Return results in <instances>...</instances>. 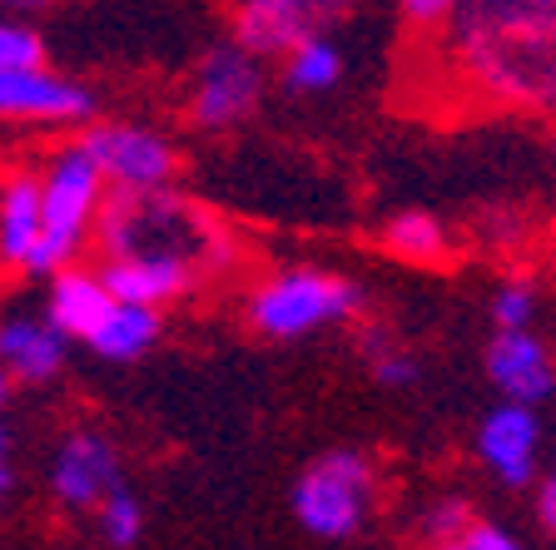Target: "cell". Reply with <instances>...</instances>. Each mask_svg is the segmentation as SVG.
<instances>
[{
    "instance_id": "d4e9b609",
    "label": "cell",
    "mask_w": 556,
    "mask_h": 550,
    "mask_svg": "<svg viewBox=\"0 0 556 550\" xmlns=\"http://www.w3.org/2000/svg\"><path fill=\"white\" fill-rule=\"evenodd\" d=\"M452 5H457V0H403V21L413 25V30H428L432 35L452 15Z\"/></svg>"
},
{
    "instance_id": "e0dca14e",
    "label": "cell",
    "mask_w": 556,
    "mask_h": 550,
    "mask_svg": "<svg viewBox=\"0 0 556 550\" xmlns=\"http://www.w3.org/2000/svg\"><path fill=\"white\" fill-rule=\"evenodd\" d=\"M160 308H139V303H110V312H104V322L90 333V343L100 357H110V362H135V357H144L154 343H160Z\"/></svg>"
},
{
    "instance_id": "5b68a950",
    "label": "cell",
    "mask_w": 556,
    "mask_h": 550,
    "mask_svg": "<svg viewBox=\"0 0 556 550\" xmlns=\"http://www.w3.org/2000/svg\"><path fill=\"white\" fill-rule=\"evenodd\" d=\"M372 511V461L363 451H328L293 486V516L303 530L324 540H343L363 530Z\"/></svg>"
},
{
    "instance_id": "7402d4cb",
    "label": "cell",
    "mask_w": 556,
    "mask_h": 550,
    "mask_svg": "<svg viewBox=\"0 0 556 550\" xmlns=\"http://www.w3.org/2000/svg\"><path fill=\"white\" fill-rule=\"evenodd\" d=\"M363 353L372 357V378H378L382 387H413V382H417V362H413V353L393 347L382 333H363Z\"/></svg>"
},
{
    "instance_id": "ffe728a7",
    "label": "cell",
    "mask_w": 556,
    "mask_h": 550,
    "mask_svg": "<svg viewBox=\"0 0 556 550\" xmlns=\"http://www.w3.org/2000/svg\"><path fill=\"white\" fill-rule=\"evenodd\" d=\"M94 516H100V536L110 540V546L129 550L139 540V530H144V511H139V496L129 491L125 482H115L110 491L94 501Z\"/></svg>"
},
{
    "instance_id": "9a60e30c",
    "label": "cell",
    "mask_w": 556,
    "mask_h": 550,
    "mask_svg": "<svg viewBox=\"0 0 556 550\" xmlns=\"http://www.w3.org/2000/svg\"><path fill=\"white\" fill-rule=\"evenodd\" d=\"M65 347L70 343L46 318H30V312L0 318V367L15 382H50L65 367Z\"/></svg>"
},
{
    "instance_id": "3957f363",
    "label": "cell",
    "mask_w": 556,
    "mask_h": 550,
    "mask_svg": "<svg viewBox=\"0 0 556 550\" xmlns=\"http://www.w3.org/2000/svg\"><path fill=\"white\" fill-rule=\"evenodd\" d=\"M35 179H40V243H35L25 273L50 278L55 268L75 264L85 253V243L94 239V218H100L110 183L94 169L90 154L80 150V139L60 144Z\"/></svg>"
},
{
    "instance_id": "8fae6325",
    "label": "cell",
    "mask_w": 556,
    "mask_h": 550,
    "mask_svg": "<svg viewBox=\"0 0 556 550\" xmlns=\"http://www.w3.org/2000/svg\"><path fill=\"white\" fill-rule=\"evenodd\" d=\"M486 382L507 401L536 407L556 387V362L532 328H497V337L486 347Z\"/></svg>"
},
{
    "instance_id": "f1b7e54d",
    "label": "cell",
    "mask_w": 556,
    "mask_h": 550,
    "mask_svg": "<svg viewBox=\"0 0 556 550\" xmlns=\"http://www.w3.org/2000/svg\"><path fill=\"white\" fill-rule=\"evenodd\" d=\"M0 5H5L11 15H35V11H50L55 0H0Z\"/></svg>"
},
{
    "instance_id": "d6986e66",
    "label": "cell",
    "mask_w": 556,
    "mask_h": 550,
    "mask_svg": "<svg viewBox=\"0 0 556 550\" xmlns=\"http://www.w3.org/2000/svg\"><path fill=\"white\" fill-rule=\"evenodd\" d=\"M382 248L393 258H407V264H442L447 258V229H442L432 214H397L388 218L382 229Z\"/></svg>"
},
{
    "instance_id": "4fadbf2b",
    "label": "cell",
    "mask_w": 556,
    "mask_h": 550,
    "mask_svg": "<svg viewBox=\"0 0 556 550\" xmlns=\"http://www.w3.org/2000/svg\"><path fill=\"white\" fill-rule=\"evenodd\" d=\"M110 287L100 283V273L85 264H65L50 273V298H46V322L55 328L65 343H90V333L110 312Z\"/></svg>"
},
{
    "instance_id": "44dd1931",
    "label": "cell",
    "mask_w": 556,
    "mask_h": 550,
    "mask_svg": "<svg viewBox=\"0 0 556 550\" xmlns=\"http://www.w3.org/2000/svg\"><path fill=\"white\" fill-rule=\"evenodd\" d=\"M25 65H46V40L21 15H0V69H25Z\"/></svg>"
},
{
    "instance_id": "cb8c5ba5",
    "label": "cell",
    "mask_w": 556,
    "mask_h": 550,
    "mask_svg": "<svg viewBox=\"0 0 556 550\" xmlns=\"http://www.w3.org/2000/svg\"><path fill=\"white\" fill-rule=\"evenodd\" d=\"M532 318H536V293L527 283H507L492 298V322L497 328H527Z\"/></svg>"
},
{
    "instance_id": "4316f807",
    "label": "cell",
    "mask_w": 556,
    "mask_h": 550,
    "mask_svg": "<svg viewBox=\"0 0 556 550\" xmlns=\"http://www.w3.org/2000/svg\"><path fill=\"white\" fill-rule=\"evenodd\" d=\"M536 516H542V526L556 536V476H546L542 491H536Z\"/></svg>"
},
{
    "instance_id": "7a4b0ae2",
    "label": "cell",
    "mask_w": 556,
    "mask_h": 550,
    "mask_svg": "<svg viewBox=\"0 0 556 550\" xmlns=\"http://www.w3.org/2000/svg\"><path fill=\"white\" fill-rule=\"evenodd\" d=\"M104 258H164L204 278L208 264L224 258V233L208 208L179 199L174 189H110L94 218V239Z\"/></svg>"
},
{
    "instance_id": "ac0fdd59",
    "label": "cell",
    "mask_w": 556,
    "mask_h": 550,
    "mask_svg": "<svg viewBox=\"0 0 556 550\" xmlns=\"http://www.w3.org/2000/svg\"><path fill=\"white\" fill-rule=\"evenodd\" d=\"M283 65H278V80L289 94H328L338 80H343V50L324 35H308L293 50H283Z\"/></svg>"
},
{
    "instance_id": "2e32d148",
    "label": "cell",
    "mask_w": 556,
    "mask_h": 550,
    "mask_svg": "<svg viewBox=\"0 0 556 550\" xmlns=\"http://www.w3.org/2000/svg\"><path fill=\"white\" fill-rule=\"evenodd\" d=\"M35 243H40V179L11 174L0 183V268L25 273Z\"/></svg>"
},
{
    "instance_id": "277c9868",
    "label": "cell",
    "mask_w": 556,
    "mask_h": 550,
    "mask_svg": "<svg viewBox=\"0 0 556 550\" xmlns=\"http://www.w3.org/2000/svg\"><path fill=\"white\" fill-rule=\"evenodd\" d=\"M358 312V287L338 273H318V268H289L274 273L268 283L254 287L249 298V328L264 337H308L328 322H343Z\"/></svg>"
},
{
    "instance_id": "83f0119b",
    "label": "cell",
    "mask_w": 556,
    "mask_h": 550,
    "mask_svg": "<svg viewBox=\"0 0 556 550\" xmlns=\"http://www.w3.org/2000/svg\"><path fill=\"white\" fill-rule=\"evenodd\" d=\"M11 482H15V451H11V432L0 422V491H11Z\"/></svg>"
},
{
    "instance_id": "8992f818",
    "label": "cell",
    "mask_w": 556,
    "mask_h": 550,
    "mask_svg": "<svg viewBox=\"0 0 556 550\" xmlns=\"http://www.w3.org/2000/svg\"><path fill=\"white\" fill-rule=\"evenodd\" d=\"M264 100V60L249 55L239 40L208 46L189 85V125L194 129H233Z\"/></svg>"
},
{
    "instance_id": "603a6c76",
    "label": "cell",
    "mask_w": 556,
    "mask_h": 550,
    "mask_svg": "<svg viewBox=\"0 0 556 550\" xmlns=\"http://www.w3.org/2000/svg\"><path fill=\"white\" fill-rule=\"evenodd\" d=\"M467 526H472V506L463 496H442L422 511V536L428 540H457Z\"/></svg>"
},
{
    "instance_id": "52a82bcc",
    "label": "cell",
    "mask_w": 556,
    "mask_h": 550,
    "mask_svg": "<svg viewBox=\"0 0 556 550\" xmlns=\"http://www.w3.org/2000/svg\"><path fill=\"white\" fill-rule=\"evenodd\" d=\"M80 150L94 159V169L104 174L110 189H129V194H139V189H169L174 169H179V154H174L169 139L144 125H125V119L90 125L80 135Z\"/></svg>"
},
{
    "instance_id": "9c48e42d",
    "label": "cell",
    "mask_w": 556,
    "mask_h": 550,
    "mask_svg": "<svg viewBox=\"0 0 556 550\" xmlns=\"http://www.w3.org/2000/svg\"><path fill=\"white\" fill-rule=\"evenodd\" d=\"M348 0H239L233 5V40L258 60H278L308 35H324Z\"/></svg>"
},
{
    "instance_id": "ba28073f",
    "label": "cell",
    "mask_w": 556,
    "mask_h": 550,
    "mask_svg": "<svg viewBox=\"0 0 556 550\" xmlns=\"http://www.w3.org/2000/svg\"><path fill=\"white\" fill-rule=\"evenodd\" d=\"M0 119L35 129L85 125V119H94V94L70 75H55L50 65L0 69Z\"/></svg>"
},
{
    "instance_id": "6da1fadb",
    "label": "cell",
    "mask_w": 556,
    "mask_h": 550,
    "mask_svg": "<svg viewBox=\"0 0 556 550\" xmlns=\"http://www.w3.org/2000/svg\"><path fill=\"white\" fill-rule=\"evenodd\" d=\"M442 35V60L486 104L556 115V5L546 0H457Z\"/></svg>"
},
{
    "instance_id": "1f68e13d",
    "label": "cell",
    "mask_w": 556,
    "mask_h": 550,
    "mask_svg": "<svg viewBox=\"0 0 556 550\" xmlns=\"http://www.w3.org/2000/svg\"><path fill=\"white\" fill-rule=\"evenodd\" d=\"M546 5H556V0H546Z\"/></svg>"
},
{
    "instance_id": "4dcf8cb0",
    "label": "cell",
    "mask_w": 556,
    "mask_h": 550,
    "mask_svg": "<svg viewBox=\"0 0 556 550\" xmlns=\"http://www.w3.org/2000/svg\"><path fill=\"white\" fill-rule=\"evenodd\" d=\"M428 550H467V540L463 536H457V540H432Z\"/></svg>"
},
{
    "instance_id": "f546056e",
    "label": "cell",
    "mask_w": 556,
    "mask_h": 550,
    "mask_svg": "<svg viewBox=\"0 0 556 550\" xmlns=\"http://www.w3.org/2000/svg\"><path fill=\"white\" fill-rule=\"evenodd\" d=\"M11 387H15V378L0 367V412H5V401H11Z\"/></svg>"
},
{
    "instance_id": "484cf974",
    "label": "cell",
    "mask_w": 556,
    "mask_h": 550,
    "mask_svg": "<svg viewBox=\"0 0 556 550\" xmlns=\"http://www.w3.org/2000/svg\"><path fill=\"white\" fill-rule=\"evenodd\" d=\"M463 540H467V550H521L517 540L502 526H492V521H472V526L463 530Z\"/></svg>"
},
{
    "instance_id": "30bf717a",
    "label": "cell",
    "mask_w": 556,
    "mask_h": 550,
    "mask_svg": "<svg viewBox=\"0 0 556 550\" xmlns=\"http://www.w3.org/2000/svg\"><path fill=\"white\" fill-rule=\"evenodd\" d=\"M536 451H542V422L536 407L521 401H502L482 417L477 426V457L497 476L502 486H527L536 482Z\"/></svg>"
},
{
    "instance_id": "7c38bea8",
    "label": "cell",
    "mask_w": 556,
    "mask_h": 550,
    "mask_svg": "<svg viewBox=\"0 0 556 550\" xmlns=\"http://www.w3.org/2000/svg\"><path fill=\"white\" fill-rule=\"evenodd\" d=\"M119 482V457L110 447V436L100 432H70L60 442L55 461H50V491L60 496V506L70 511H94L110 486Z\"/></svg>"
},
{
    "instance_id": "5bb4252c",
    "label": "cell",
    "mask_w": 556,
    "mask_h": 550,
    "mask_svg": "<svg viewBox=\"0 0 556 550\" xmlns=\"http://www.w3.org/2000/svg\"><path fill=\"white\" fill-rule=\"evenodd\" d=\"M100 283L110 287L115 303H139V308H169L174 298L194 293L199 273L185 264H164V258H104L100 268Z\"/></svg>"
}]
</instances>
